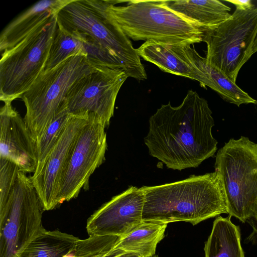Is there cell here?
<instances>
[{"label": "cell", "instance_id": "6da1fadb", "mask_svg": "<svg viewBox=\"0 0 257 257\" xmlns=\"http://www.w3.org/2000/svg\"><path fill=\"white\" fill-rule=\"evenodd\" d=\"M214 125L207 101L189 90L180 105L169 102L150 117L144 142L150 155L169 169L196 168L217 150L212 134Z\"/></svg>", "mask_w": 257, "mask_h": 257}, {"label": "cell", "instance_id": "7a4b0ae2", "mask_svg": "<svg viewBox=\"0 0 257 257\" xmlns=\"http://www.w3.org/2000/svg\"><path fill=\"white\" fill-rule=\"evenodd\" d=\"M141 188L145 196L144 221H185L195 225L221 214H228L224 190L215 171Z\"/></svg>", "mask_w": 257, "mask_h": 257}, {"label": "cell", "instance_id": "3957f363", "mask_svg": "<svg viewBox=\"0 0 257 257\" xmlns=\"http://www.w3.org/2000/svg\"><path fill=\"white\" fill-rule=\"evenodd\" d=\"M104 1L108 17L128 38L171 45H191L203 41V28L166 6L163 1Z\"/></svg>", "mask_w": 257, "mask_h": 257}, {"label": "cell", "instance_id": "277c9868", "mask_svg": "<svg viewBox=\"0 0 257 257\" xmlns=\"http://www.w3.org/2000/svg\"><path fill=\"white\" fill-rule=\"evenodd\" d=\"M57 18L66 29L84 33L98 43L122 64L128 77L147 79L136 49L108 17L103 0H72L59 12Z\"/></svg>", "mask_w": 257, "mask_h": 257}, {"label": "cell", "instance_id": "5b68a950", "mask_svg": "<svg viewBox=\"0 0 257 257\" xmlns=\"http://www.w3.org/2000/svg\"><path fill=\"white\" fill-rule=\"evenodd\" d=\"M215 171L221 181L228 214L245 222L257 208V144L243 136L231 139L217 153Z\"/></svg>", "mask_w": 257, "mask_h": 257}, {"label": "cell", "instance_id": "8992f818", "mask_svg": "<svg viewBox=\"0 0 257 257\" xmlns=\"http://www.w3.org/2000/svg\"><path fill=\"white\" fill-rule=\"evenodd\" d=\"M95 65L83 55L71 56L55 67L43 71L22 95L26 108L24 119L35 142L58 114L73 84L89 73Z\"/></svg>", "mask_w": 257, "mask_h": 257}, {"label": "cell", "instance_id": "52a82bcc", "mask_svg": "<svg viewBox=\"0 0 257 257\" xmlns=\"http://www.w3.org/2000/svg\"><path fill=\"white\" fill-rule=\"evenodd\" d=\"M57 16H53L15 47L2 53V101L12 102L21 98L44 70L57 28Z\"/></svg>", "mask_w": 257, "mask_h": 257}, {"label": "cell", "instance_id": "ba28073f", "mask_svg": "<svg viewBox=\"0 0 257 257\" xmlns=\"http://www.w3.org/2000/svg\"><path fill=\"white\" fill-rule=\"evenodd\" d=\"M207 62L236 83L238 72L253 54L257 35V7L237 8L220 24L203 30Z\"/></svg>", "mask_w": 257, "mask_h": 257}, {"label": "cell", "instance_id": "9c48e42d", "mask_svg": "<svg viewBox=\"0 0 257 257\" xmlns=\"http://www.w3.org/2000/svg\"><path fill=\"white\" fill-rule=\"evenodd\" d=\"M44 211L30 178L19 171L12 196L0 209V257H18L44 228Z\"/></svg>", "mask_w": 257, "mask_h": 257}, {"label": "cell", "instance_id": "30bf717a", "mask_svg": "<svg viewBox=\"0 0 257 257\" xmlns=\"http://www.w3.org/2000/svg\"><path fill=\"white\" fill-rule=\"evenodd\" d=\"M127 77L122 70L95 64L73 84L61 106L72 115L95 117L106 127L113 115L117 95Z\"/></svg>", "mask_w": 257, "mask_h": 257}, {"label": "cell", "instance_id": "8fae6325", "mask_svg": "<svg viewBox=\"0 0 257 257\" xmlns=\"http://www.w3.org/2000/svg\"><path fill=\"white\" fill-rule=\"evenodd\" d=\"M105 127L99 119L89 117L80 130L61 183L59 205L77 197L81 189H88L91 175L105 160L107 148Z\"/></svg>", "mask_w": 257, "mask_h": 257}, {"label": "cell", "instance_id": "7c38bea8", "mask_svg": "<svg viewBox=\"0 0 257 257\" xmlns=\"http://www.w3.org/2000/svg\"><path fill=\"white\" fill-rule=\"evenodd\" d=\"M89 116L72 115L61 136L30 177L44 211L59 205L61 183L77 136Z\"/></svg>", "mask_w": 257, "mask_h": 257}, {"label": "cell", "instance_id": "4fadbf2b", "mask_svg": "<svg viewBox=\"0 0 257 257\" xmlns=\"http://www.w3.org/2000/svg\"><path fill=\"white\" fill-rule=\"evenodd\" d=\"M145 196L141 188L130 186L103 204L87 219L89 236H124L143 221Z\"/></svg>", "mask_w": 257, "mask_h": 257}, {"label": "cell", "instance_id": "5bb4252c", "mask_svg": "<svg viewBox=\"0 0 257 257\" xmlns=\"http://www.w3.org/2000/svg\"><path fill=\"white\" fill-rule=\"evenodd\" d=\"M4 103L0 110V157L15 162L20 171L34 173L37 164L35 142L12 102Z\"/></svg>", "mask_w": 257, "mask_h": 257}, {"label": "cell", "instance_id": "9a60e30c", "mask_svg": "<svg viewBox=\"0 0 257 257\" xmlns=\"http://www.w3.org/2000/svg\"><path fill=\"white\" fill-rule=\"evenodd\" d=\"M72 0L40 1L10 22L0 35L1 52L10 49Z\"/></svg>", "mask_w": 257, "mask_h": 257}, {"label": "cell", "instance_id": "2e32d148", "mask_svg": "<svg viewBox=\"0 0 257 257\" xmlns=\"http://www.w3.org/2000/svg\"><path fill=\"white\" fill-rule=\"evenodd\" d=\"M191 45L183 48L189 60L198 71L197 78L203 87L208 86L218 93L225 101L239 106L243 104H257V101L231 81L222 71L209 63Z\"/></svg>", "mask_w": 257, "mask_h": 257}, {"label": "cell", "instance_id": "e0dca14e", "mask_svg": "<svg viewBox=\"0 0 257 257\" xmlns=\"http://www.w3.org/2000/svg\"><path fill=\"white\" fill-rule=\"evenodd\" d=\"M183 45L150 40L144 42L136 50L140 57L161 70L196 80L197 70L186 55Z\"/></svg>", "mask_w": 257, "mask_h": 257}, {"label": "cell", "instance_id": "ac0fdd59", "mask_svg": "<svg viewBox=\"0 0 257 257\" xmlns=\"http://www.w3.org/2000/svg\"><path fill=\"white\" fill-rule=\"evenodd\" d=\"M171 10L203 28L217 26L229 19V7L218 0L163 1Z\"/></svg>", "mask_w": 257, "mask_h": 257}, {"label": "cell", "instance_id": "d6986e66", "mask_svg": "<svg viewBox=\"0 0 257 257\" xmlns=\"http://www.w3.org/2000/svg\"><path fill=\"white\" fill-rule=\"evenodd\" d=\"M231 217L218 216L214 220L205 243V257H245L239 226L231 222Z\"/></svg>", "mask_w": 257, "mask_h": 257}, {"label": "cell", "instance_id": "ffe728a7", "mask_svg": "<svg viewBox=\"0 0 257 257\" xmlns=\"http://www.w3.org/2000/svg\"><path fill=\"white\" fill-rule=\"evenodd\" d=\"M168 223L143 220L128 234L119 237L114 248H120L139 257L155 255L158 243L164 238Z\"/></svg>", "mask_w": 257, "mask_h": 257}, {"label": "cell", "instance_id": "44dd1931", "mask_svg": "<svg viewBox=\"0 0 257 257\" xmlns=\"http://www.w3.org/2000/svg\"><path fill=\"white\" fill-rule=\"evenodd\" d=\"M79 239L59 230L44 228L27 244L18 257H63Z\"/></svg>", "mask_w": 257, "mask_h": 257}, {"label": "cell", "instance_id": "7402d4cb", "mask_svg": "<svg viewBox=\"0 0 257 257\" xmlns=\"http://www.w3.org/2000/svg\"><path fill=\"white\" fill-rule=\"evenodd\" d=\"M83 33L77 30H69L57 22V28L43 71L55 67L74 55L86 57Z\"/></svg>", "mask_w": 257, "mask_h": 257}, {"label": "cell", "instance_id": "603a6c76", "mask_svg": "<svg viewBox=\"0 0 257 257\" xmlns=\"http://www.w3.org/2000/svg\"><path fill=\"white\" fill-rule=\"evenodd\" d=\"M63 106L47 127L42 136L35 142L37 165L41 163L63 134L71 117Z\"/></svg>", "mask_w": 257, "mask_h": 257}, {"label": "cell", "instance_id": "cb8c5ba5", "mask_svg": "<svg viewBox=\"0 0 257 257\" xmlns=\"http://www.w3.org/2000/svg\"><path fill=\"white\" fill-rule=\"evenodd\" d=\"M119 238L117 236L92 235L85 239H79L63 257H95L112 249Z\"/></svg>", "mask_w": 257, "mask_h": 257}, {"label": "cell", "instance_id": "d4e9b609", "mask_svg": "<svg viewBox=\"0 0 257 257\" xmlns=\"http://www.w3.org/2000/svg\"><path fill=\"white\" fill-rule=\"evenodd\" d=\"M19 171L15 162L0 157V209L5 206L12 196Z\"/></svg>", "mask_w": 257, "mask_h": 257}, {"label": "cell", "instance_id": "484cf974", "mask_svg": "<svg viewBox=\"0 0 257 257\" xmlns=\"http://www.w3.org/2000/svg\"><path fill=\"white\" fill-rule=\"evenodd\" d=\"M95 257H139L138 255L120 248H113Z\"/></svg>", "mask_w": 257, "mask_h": 257}, {"label": "cell", "instance_id": "4316f807", "mask_svg": "<svg viewBox=\"0 0 257 257\" xmlns=\"http://www.w3.org/2000/svg\"><path fill=\"white\" fill-rule=\"evenodd\" d=\"M226 2L232 4L235 8L244 10H249L255 7L250 0H228Z\"/></svg>", "mask_w": 257, "mask_h": 257}, {"label": "cell", "instance_id": "83f0119b", "mask_svg": "<svg viewBox=\"0 0 257 257\" xmlns=\"http://www.w3.org/2000/svg\"><path fill=\"white\" fill-rule=\"evenodd\" d=\"M252 218H253L254 219L255 222L251 224V225L252 226V227L254 229V232H255L256 234H257V208H256L253 216L252 217Z\"/></svg>", "mask_w": 257, "mask_h": 257}, {"label": "cell", "instance_id": "f1b7e54d", "mask_svg": "<svg viewBox=\"0 0 257 257\" xmlns=\"http://www.w3.org/2000/svg\"><path fill=\"white\" fill-rule=\"evenodd\" d=\"M252 51L253 54L257 52V35L253 43Z\"/></svg>", "mask_w": 257, "mask_h": 257}, {"label": "cell", "instance_id": "f546056e", "mask_svg": "<svg viewBox=\"0 0 257 257\" xmlns=\"http://www.w3.org/2000/svg\"><path fill=\"white\" fill-rule=\"evenodd\" d=\"M152 257H159V256H158V255H154V256H152Z\"/></svg>", "mask_w": 257, "mask_h": 257}]
</instances>
